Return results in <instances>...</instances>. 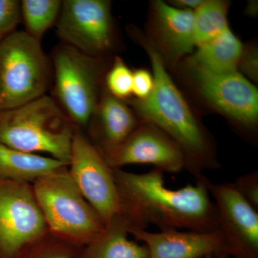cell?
Instances as JSON below:
<instances>
[{
	"instance_id": "6da1fadb",
	"label": "cell",
	"mask_w": 258,
	"mask_h": 258,
	"mask_svg": "<svg viewBox=\"0 0 258 258\" xmlns=\"http://www.w3.org/2000/svg\"><path fill=\"white\" fill-rule=\"evenodd\" d=\"M113 174L119 195V215L130 229H146L152 224L161 230H218L210 181L205 176L197 178L195 184L172 190L165 186L164 172L155 168L144 174L113 169Z\"/></svg>"
},
{
	"instance_id": "7a4b0ae2",
	"label": "cell",
	"mask_w": 258,
	"mask_h": 258,
	"mask_svg": "<svg viewBox=\"0 0 258 258\" xmlns=\"http://www.w3.org/2000/svg\"><path fill=\"white\" fill-rule=\"evenodd\" d=\"M129 32L147 52L154 78L152 93L145 99L130 101L137 118L160 129L179 146L185 169L195 179L203 171L218 169L215 144L168 72L155 42L135 29Z\"/></svg>"
},
{
	"instance_id": "3957f363",
	"label": "cell",
	"mask_w": 258,
	"mask_h": 258,
	"mask_svg": "<svg viewBox=\"0 0 258 258\" xmlns=\"http://www.w3.org/2000/svg\"><path fill=\"white\" fill-rule=\"evenodd\" d=\"M76 126L49 95L0 111V142L28 154L43 152L69 166Z\"/></svg>"
},
{
	"instance_id": "277c9868",
	"label": "cell",
	"mask_w": 258,
	"mask_h": 258,
	"mask_svg": "<svg viewBox=\"0 0 258 258\" xmlns=\"http://www.w3.org/2000/svg\"><path fill=\"white\" fill-rule=\"evenodd\" d=\"M32 186L52 235L83 248L104 230L106 226L74 184L68 166L38 178Z\"/></svg>"
},
{
	"instance_id": "5b68a950",
	"label": "cell",
	"mask_w": 258,
	"mask_h": 258,
	"mask_svg": "<svg viewBox=\"0 0 258 258\" xmlns=\"http://www.w3.org/2000/svg\"><path fill=\"white\" fill-rule=\"evenodd\" d=\"M52 95L73 124L86 131L104 88L106 59L61 43L52 55Z\"/></svg>"
},
{
	"instance_id": "8992f818",
	"label": "cell",
	"mask_w": 258,
	"mask_h": 258,
	"mask_svg": "<svg viewBox=\"0 0 258 258\" xmlns=\"http://www.w3.org/2000/svg\"><path fill=\"white\" fill-rule=\"evenodd\" d=\"M52 79V61L41 42L18 30L0 40V111L46 95Z\"/></svg>"
},
{
	"instance_id": "52a82bcc",
	"label": "cell",
	"mask_w": 258,
	"mask_h": 258,
	"mask_svg": "<svg viewBox=\"0 0 258 258\" xmlns=\"http://www.w3.org/2000/svg\"><path fill=\"white\" fill-rule=\"evenodd\" d=\"M55 26L62 43L91 57L106 59L114 48L115 26L108 0H64Z\"/></svg>"
},
{
	"instance_id": "ba28073f",
	"label": "cell",
	"mask_w": 258,
	"mask_h": 258,
	"mask_svg": "<svg viewBox=\"0 0 258 258\" xmlns=\"http://www.w3.org/2000/svg\"><path fill=\"white\" fill-rule=\"evenodd\" d=\"M190 82L207 103L240 128L254 130L258 122V91L238 71L215 73L186 62Z\"/></svg>"
},
{
	"instance_id": "9c48e42d",
	"label": "cell",
	"mask_w": 258,
	"mask_h": 258,
	"mask_svg": "<svg viewBox=\"0 0 258 258\" xmlns=\"http://www.w3.org/2000/svg\"><path fill=\"white\" fill-rule=\"evenodd\" d=\"M47 232L32 184L0 179V258H16Z\"/></svg>"
},
{
	"instance_id": "30bf717a",
	"label": "cell",
	"mask_w": 258,
	"mask_h": 258,
	"mask_svg": "<svg viewBox=\"0 0 258 258\" xmlns=\"http://www.w3.org/2000/svg\"><path fill=\"white\" fill-rule=\"evenodd\" d=\"M68 171L88 203L105 226L120 213V199L113 169L88 138L76 127L73 137Z\"/></svg>"
},
{
	"instance_id": "8fae6325",
	"label": "cell",
	"mask_w": 258,
	"mask_h": 258,
	"mask_svg": "<svg viewBox=\"0 0 258 258\" xmlns=\"http://www.w3.org/2000/svg\"><path fill=\"white\" fill-rule=\"evenodd\" d=\"M209 191L216 208L225 253L229 257L258 258V210L233 183L210 182Z\"/></svg>"
},
{
	"instance_id": "7c38bea8",
	"label": "cell",
	"mask_w": 258,
	"mask_h": 258,
	"mask_svg": "<svg viewBox=\"0 0 258 258\" xmlns=\"http://www.w3.org/2000/svg\"><path fill=\"white\" fill-rule=\"evenodd\" d=\"M103 158L112 169L130 164H151L163 172L178 173L186 165L182 151L170 137L142 121L123 144Z\"/></svg>"
},
{
	"instance_id": "4fadbf2b",
	"label": "cell",
	"mask_w": 258,
	"mask_h": 258,
	"mask_svg": "<svg viewBox=\"0 0 258 258\" xmlns=\"http://www.w3.org/2000/svg\"><path fill=\"white\" fill-rule=\"evenodd\" d=\"M129 234L147 247L149 258H205L217 254L227 256L219 230L202 232L163 230L151 232L146 229H130Z\"/></svg>"
},
{
	"instance_id": "5bb4252c",
	"label": "cell",
	"mask_w": 258,
	"mask_h": 258,
	"mask_svg": "<svg viewBox=\"0 0 258 258\" xmlns=\"http://www.w3.org/2000/svg\"><path fill=\"white\" fill-rule=\"evenodd\" d=\"M152 28V39L166 64L175 66L196 47L193 10L180 9L160 0L153 2Z\"/></svg>"
},
{
	"instance_id": "9a60e30c",
	"label": "cell",
	"mask_w": 258,
	"mask_h": 258,
	"mask_svg": "<svg viewBox=\"0 0 258 258\" xmlns=\"http://www.w3.org/2000/svg\"><path fill=\"white\" fill-rule=\"evenodd\" d=\"M140 123L128 105L112 96L104 86L86 134L104 157L123 144Z\"/></svg>"
},
{
	"instance_id": "2e32d148",
	"label": "cell",
	"mask_w": 258,
	"mask_h": 258,
	"mask_svg": "<svg viewBox=\"0 0 258 258\" xmlns=\"http://www.w3.org/2000/svg\"><path fill=\"white\" fill-rule=\"evenodd\" d=\"M129 230L126 220L115 215L101 235L81 249L78 258H149L144 244L129 240Z\"/></svg>"
},
{
	"instance_id": "e0dca14e",
	"label": "cell",
	"mask_w": 258,
	"mask_h": 258,
	"mask_svg": "<svg viewBox=\"0 0 258 258\" xmlns=\"http://www.w3.org/2000/svg\"><path fill=\"white\" fill-rule=\"evenodd\" d=\"M198 49L186 62L215 73L238 71L244 45L230 28Z\"/></svg>"
},
{
	"instance_id": "ac0fdd59",
	"label": "cell",
	"mask_w": 258,
	"mask_h": 258,
	"mask_svg": "<svg viewBox=\"0 0 258 258\" xmlns=\"http://www.w3.org/2000/svg\"><path fill=\"white\" fill-rule=\"evenodd\" d=\"M68 164L52 157L28 154L0 142V179L32 183Z\"/></svg>"
},
{
	"instance_id": "d6986e66",
	"label": "cell",
	"mask_w": 258,
	"mask_h": 258,
	"mask_svg": "<svg viewBox=\"0 0 258 258\" xmlns=\"http://www.w3.org/2000/svg\"><path fill=\"white\" fill-rule=\"evenodd\" d=\"M229 2L222 0H204L194 11L195 46H200L213 40L229 28Z\"/></svg>"
},
{
	"instance_id": "ffe728a7",
	"label": "cell",
	"mask_w": 258,
	"mask_h": 258,
	"mask_svg": "<svg viewBox=\"0 0 258 258\" xmlns=\"http://www.w3.org/2000/svg\"><path fill=\"white\" fill-rule=\"evenodd\" d=\"M60 0H23L20 1L21 22L28 35L41 42L47 30L55 25L60 16Z\"/></svg>"
},
{
	"instance_id": "44dd1931",
	"label": "cell",
	"mask_w": 258,
	"mask_h": 258,
	"mask_svg": "<svg viewBox=\"0 0 258 258\" xmlns=\"http://www.w3.org/2000/svg\"><path fill=\"white\" fill-rule=\"evenodd\" d=\"M81 249L48 232L29 244L16 258H78Z\"/></svg>"
},
{
	"instance_id": "7402d4cb",
	"label": "cell",
	"mask_w": 258,
	"mask_h": 258,
	"mask_svg": "<svg viewBox=\"0 0 258 258\" xmlns=\"http://www.w3.org/2000/svg\"><path fill=\"white\" fill-rule=\"evenodd\" d=\"M133 71L119 57H115L107 71L104 86L108 93L118 99H128L132 95Z\"/></svg>"
},
{
	"instance_id": "603a6c76",
	"label": "cell",
	"mask_w": 258,
	"mask_h": 258,
	"mask_svg": "<svg viewBox=\"0 0 258 258\" xmlns=\"http://www.w3.org/2000/svg\"><path fill=\"white\" fill-rule=\"evenodd\" d=\"M20 23V1L0 0V40L15 32Z\"/></svg>"
},
{
	"instance_id": "cb8c5ba5",
	"label": "cell",
	"mask_w": 258,
	"mask_h": 258,
	"mask_svg": "<svg viewBox=\"0 0 258 258\" xmlns=\"http://www.w3.org/2000/svg\"><path fill=\"white\" fill-rule=\"evenodd\" d=\"M233 184L244 199L258 210L257 171L240 176Z\"/></svg>"
},
{
	"instance_id": "d4e9b609",
	"label": "cell",
	"mask_w": 258,
	"mask_h": 258,
	"mask_svg": "<svg viewBox=\"0 0 258 258\" xmlns=\"http://www.w3.org/2000/svg\"><path fill=\"white\" fill-rule=\"evenodd\" d=\"M154 89V78L148 70L139 69L133 71L132 94L135 99L143 100L152 93Z\"/></svg>"
},
{
	"instance_id": "484cf974",
	"label": "cell",
	"mask_w": 258,
	"mask_h": 258,
	"mask_svg": "<svg viewBox=\"0 0 258 258\" xmlns=\"http://www.w3.org/2000/svg\"><path fill=\"white\" fill-rule=\"evenodd\" d=\"M257 50L254 46L244 47L241 55L238 68L242 75L247 79L253 81H257L258 77Z\"/></svg>"
},
{
	"instance_id": "4316f807",
	"label": "cell",
	"mask_w": 258,
	"mask_h": 258,
	"mask_svg": "<svg viewBox=\"0 0 258 258\" xmlns=\"http://www.w3.org/2000/svg\"><path fill=\"white\" fill-rule=\"evenodd\" d=\"M203 2L204 0H176L171 2L170 5L180 9L191 10L195 11Z\"/></svg>"
},
{
	"instance_id": "83f0119b",
	"label": "cell",
	"mask_w": 258,
	"mask_h": 258,
	"mask_svg": "<svg viewBox=\"0 0 258 258\" xmlns=\"http://www.w3.org/2000/svg\"><path fill=\"white\" fill-rule=\"evenodd\" d=\"M257 2L250 1L247 4L245 12L249 16L255 17V15L257 14Z\"/></svg>"
},
{
	"instance_id": "f1b7e54d",
	"label": "cell",
	"mask_w": 258,
	"mask_h": 258,
	"mask_svg": "<svg viewBox=\"0 0 258 258\" xmlns=\"http://www.w3.org/2000/svg\"><path fill=\"white\" fill-rule=\"evenodd\" d=\"M205 258H229L225 254H210V255L206 256Z\"/></svg>"
},
{
	"instance_id": "f546056e",
	"label": "cell",
	"mask_w": 258,
	"mask_h": 258,
	"mask_svg": "<svg viewBox=\"0 0 258 258\" xmlns=\"http://www.w3.org/2000/svg\"></svg>"
}]
</instances>
